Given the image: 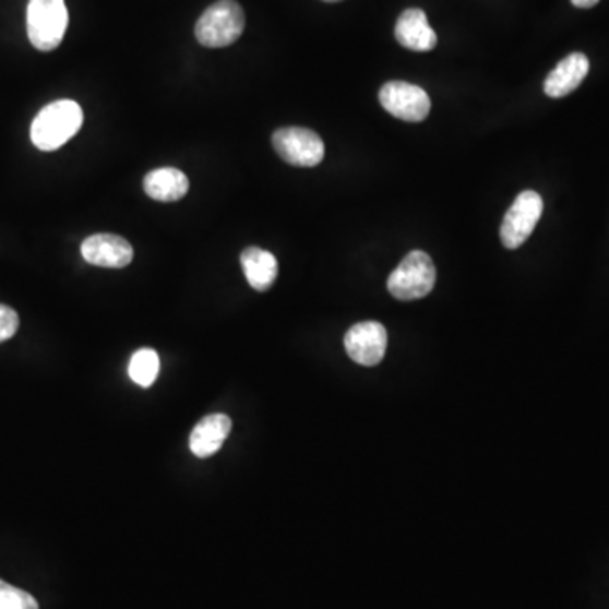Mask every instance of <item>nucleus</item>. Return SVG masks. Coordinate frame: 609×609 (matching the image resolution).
<instances>
[{"label": "nucleus", "instance_id": "obj_1", "mask_svg": "<svg viewBox=\"0 0 609 609\" xmlns=\"http://www.w3.org/2000/svg\"><path fill=\"white\" fill-rule=\"evenodd\" d=\"M83 110L75 100H57L43 107L31 124V141L41 151H57L82 129Z\"/></svg>", "mask_w": 609, "mask_h": 609}, {"label": "nucleus", "instance_id": "obj_2", "mask_svg": "<svg viewBox=\"0 0 609 609\" xmlns=\"http://www.w3.org/2000/svg\"><path fill=\"white\" fill-rule=\"evenodd\" d=\"M246 17L236 0H218L196 21V41L205 48H226L244 33Z\"/></svg>", "mask_w": 609, "mask_h": 609}, {"label": "nucleus", "instance_id": "obj_3", "mask_svg": "<svg viewBox=\"0 0 609 609\" xmlns=\"http://www.w3.org/2000/svg\"><path fill=\"white\" fill-rule=\"evenodd\" d=\"M68 27L64 0H29L27 5V36L39 51H53L63 41Z\"/></svg>", "mask_w": 609, "mask_h": 609}, {"label": "nucleus", "instance_id": "obj_4", "mask_svg": "<svg viewBox=\"0 0 609 609\" xmlns=\"http://www.w3.org/2000/svg\"><path fill=\"white\" fill-rule=\"evenodd\" d=\"M433 261L423 251H411L387 278V291L402 301L420 300L435 286Z\"/></svg>", "mask_w": 609, "mask_h": 609}, {"label": "nucleus", "instance_id": "obj_5", "mask_svg": "<svg viewBox=\"0 0 609 609\" xmlns=\"http://www.w3.org/2000/svg\"><path fill=\"white\" fill-rule=\"evenodd\" d=\"M544 212V200L534 190L520 193L501 224L500 237L506 249H518L527 242Z\"/></svg>", "mask_w": 609, "mask_h": 609}, {"label": "nucleus", "instance_id": "obj_6", "mask_svg": "<svg viewBox=\"0 0 609 609\" xmlns=\"http://www.w3.org/2000/svg\"><path fill=\"white\" fill-rule=\"evenodd\" d=\"M273 146L283 162L300 168L320 165L325 156L324 141L304 128H283L273 134Z\"/></svg>", "mask_w": 609, "mask_h": 609}, {"label": "nucleus", "instance_id": "obj_7", "mask_svg": "<svg viewBox=\"0 0 609 609\" xmlns=\"http://www.w3.org/2000/svg\"><path fill=\"white\" fill-rule=\"evenodd\" d=\"M380 101L384 110L406 122L426 121L432 107L423 88L406 82H387L380 91Z\"/></svg>", "mask_w": 609, "mask_h": 609}, {"label": "nucleus", "instance_id": "obj_8", "mask_svg": "<svg viewBox=\"0 0 609 609\" xmlns=\"http://www.w3.org/2000/svg\"><path fill=\"white\" fill-rule=\"evenodd\" d=\"M347 356L361 366H377L383 361L387 347V332L380 322L353 325L344 337Z\"/></svg>", "mask_w": 609, "mask_h": 609}, {"label": "nucleus", "instance_id": "obj_9", "mask_svg": "<svg viewBox=\"0 0 609 609\" xmlns=\"http://www.w3.org/2000/svg\"><path fill=\"white\" fill-rule=\"evenodd\" d=\"M82 256L94 266L121 270L131 264L134 249L124 237L116 234H94L82 242Z\"/></svg>", "mask_w": 609, "mask_h": 609}, {"label": "nucleus", "instance_id": "obj_10", "mask_svg": "<svg viewBox=\"0 0 609 609\" xmlns=\"http://www.w3.org/2000/svg\"><path fill=\"white\" fill-rule=\"evenodd\" d=\"M230 429H232V421L227 415L212 414L203 417L190 435V451L200 459H207L220 451L229 437Z\"/></svg>", "mask_w": 609, "mask_h": 609}, {"label": "nucleus", "instance_id": "obj_11", "mask_svg": "<svg viewBox=\"0 0 609 609\" xmlns=\"http://www.w3.org/2000/svg\"><path fill=\"white\" fill-rule=\"evenodd\" d=\"M395 36L399 45L411 51H432L437 46L435 31L430 27L426 12L421 9H406L398 17Z\"/></svg>", "mask_w": 609, "mask_h": 609}, {"label": "nucleus", "instance_id": "obj_12", "mask_svg": "<svg viewBox=\"0 0 609 609\" xmlns=\"http://www.w3.org/2000/svg\"><path fill=\"white\" fill-rule=\"evenodd\" d=\"M589 73V60L586 55L571 53L553 68L544 83V91L549 97L562 98L572 94Z\"/></svg>", "mask_w": 609, "mask_h": 609}, {"label": "nucleus", "instance_id": "obj_13", "mask_svg": "<svg viewBox=\"0 0 609 609\" xmlns=\"http://www.w3.org/2000/svg\"><path fill=\"white\" fill-rule=\"evenodd\" d=\"M144 192L156 202H177L189 193L190 181L177 168H159L144 177Z\"/></svg>", "mask_w": 609, "mask_h": 609}, {"label": "nucleus", "instance_id": "obj_14", "mask_svg": "<svg viewBox=\"0 0 609 609\" xmlns=\"http://www.w3.org/2000/svg\"><path fill=\"white\" fill-rule=\"evenodd\" d=\"M241 266L249 285L256 291L270 290L278 278V261L270 251L251 246L241 254Z\"/></svg>", "mask_w": 609, "mask_h": 609}, {"label": "nucleus", "instance_id": "obj_15", "mask_svg": "<svg viewBox=\"0 0 609 609\" xmlns=\"http://www.w3.org/2000/svg\"><path fill=\"white\" fill-rule=\"evenodd\" d=\"M159 374V356L155 349L135 350L129 361V377L138 386L150 387Z\"/></svg>", "mask_w": 609, "mask_h": 609}, {"label": "nucleus", "instance_id": "obj_16", "mask_svg": "<svg viewBox=\"0 0 609 609\" xmlns=\"http://www.w3.org/2000/svg\"><path fill=\"white\" fill-rule=\"evenodd\" d=\"M0 609H39V605L26 590L0 581Z\"/></svg>", "mask_w": 609, "mask_h": 609}, {"label": "nucleus", "instance_id": "obj_17", "mask_svg": "<svg viewBox=\"0 0 609 609\" xmlns=\"http://www.w3.org/2000/svg\"><path fill=\"white\" fill-rule=\"evenodd\" d=\"M20 329V315L8 304H0V343L14 337Z\"/></svg>", "mask_w": 609, "mask_h": 609}, {"label": "nucleus", "instance_id": "obj_18", "mask_svg": "<svg viewBox=\"0 0 609 609\" xmlns=\"http://www.w3.org/2000/svg\"><path fill=\"white\" fill-rule=\"evenodd\" d=\"M571 2L575 5V8L590 9L595 8V5L598 4L599 0H571Z\"/></svg>", "mask_w": 609, "mask_h": 609}, {"label": "nucleus", "instance_id": "obj_19", "mask_svg": "<svg viewBox=\"0 0 609 609\" xmlns=\"http://www.w3.org/2000/svg\"><path fill=\"white\" fill-rule=\"evenodd\" d=\"M324 2H341V0H324Z\"/></svg>", "mask_w": 609, "mask_h": 609}]
</instances>
